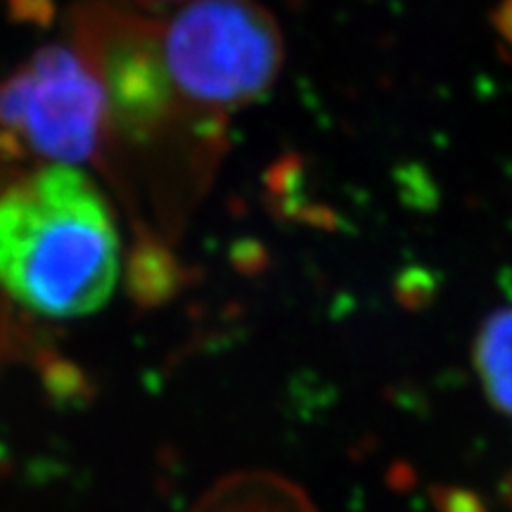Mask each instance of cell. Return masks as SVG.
<instances>
[{
  "label": "cell",
  "instance_id": "cell-5",
  "mask_svg": "<svg viewBox=\"0 0 512 512\" xmlns=\"http://www.w3.org/2000/svg\"><path fill=\"white\" fill-rule=\"evenodd\" d=\"M494 27L498 36L503 38V43H508V48L512 50V0H505L501 8L496 10Z\"/></svg>",
  "mask_w": 512,
  "mask_h": 512
},
{
  "label": "cell",
  "instance_id": "cell-6",
  "mask_svg": "<svg viewBox=\"0 0 512 512\" xmlns=\"http://www.w3.org/2000/svg\"><path fill=\"white\" fill-rule=\"evenodd\" d=\"M140 3H171V0H140Z\"/></svg>",
  "mask_w": 512,
  "mask_h": 512
},
{
  "label": "cell",
  "instance_id": "cell-2",
  "mask_svg": "<svg viewBox=\"0 0 512 512\" xmlns=\"http://www.w3.org/2000/svg\"><path fill=\"white\" fill-rule=\"evenodd\" d=\"M159 46L176 93L209 121L264 98L285 62L278 22L256 0H192Z\"/></svg>",
  "mask_w": 512,
  "mask_h": 512
},
{
  "label": "cell",
  "instance_id": "cell-1",
  "mask_svg": "<svg viewBox=\"0 0 512 512\" xmlns=\"http://www.w3.org/2000/svg\"><path fill=\"white\" fill-rule=\"evenodd\" d=\"M119 233L79 166H38L0 190V290L43 318H83L110 302Z\"/></svg>",
  "mask_w": 512,
  "mask_h": 512
},
{
  "label": "cell",
  "instance_id": "cell-3",
  "mask_svg": "<svg viewBox=\"0 0 512 512\" xmlns=\"http://www.w3.org/2000/svg\"><path fill=\"white\" fill-rule=\"evenodd\" d=\"M102 83L81 48L46 46L0 83V164L79 166L107 128Z\"/></svg>",
  "mask_w": 512,
  "mask_h": 512
},
{
  "label": "cell",
  "instance_id": "cell-4",
  "mask_svg": "<svg viewBox=\"0 0 512 512\" xmlns=\"http://www.w3.org/2000/svg\"><path fill=\"white\" fill-rule=\"evenodd\" d=\"M472 363L486 399L498 413L512 420V302L496 306L482 320Z\"/></svg>",
  "mask_w": 512,
  "mask_h": 512
}]
</instances>
